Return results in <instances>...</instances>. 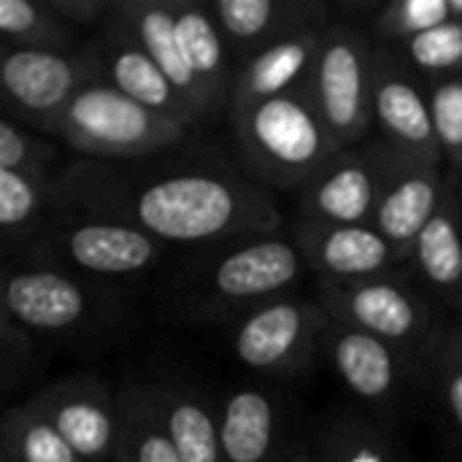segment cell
Returning <instances> with one entry per match:
<instances>
[{"label":"cell","mask_w":462,"mask_h":462,"mask_svg":"<svg viewBox=\"0 0 462 462\" xmlns=\"http://www.w3.org/2000/svg\"><path fill=\"white\" fill-rule=\"evenodd\" d=\"M54 203L119 219L171 249L282 230L276 195L198 135L141 160L73 157L54 179Z\"/></svg>","instance_id":"cell-1"},{"label":"cell","mask_w":462,"mask_h":462,"mask_svg":"<svg viewBox=\"0 0 462 462\" xmlns=\"http://www.w3.org/2000/svg\"><path fill=\"white\" fill-rule=\"evenodd\" d=\"M306 273L284 230L187 249L157 284V314L181 328L227 330L252 309L295 292Z\"/></svg>","instance_id":"cell-2"},{"label":"cell","mask_w":462,"mask_h":462,"mask_svg":"<svg viewBox=\"0 0 462 462\" xmlns=\"http://www.w3.org/2000/svg\"><path fill=\"white\" fill-rule=\"evenodd\" d=\"M0 311L32 333L49 352L84 357L114 349L138 328L133 287L35 263H5Z\"/></svg>","instance_id":"cell-3"},{"label":"cell","mask_w":462,"mask_h":462,"mask_svg":"<svg viewBox=\"0 0 462 462\" xmlns=\"http://www.w3.org/2000/svg\"><path fill=\"white\" fill-rule=\"evenodd\" d=\"M241 168L271 192L303 189L341 152L311 97H271L227 114Z\"/></svg>","instance_id":"cell-4"},{"label":"cell","mask_w":462,"mask_h":462,"mask_svg":"<svg viewBox=\"0 0 462 462\" xmlns=\"http://www.w3.org/2000/svg\"><path fill=\"white\" fill-rule=\"evenodd\" d=\"M171 246L119 219L51 206L32 244L8 263H35L84 279L133 287L165 265Z\"/></svg>","instance_id":"cell-5"},{"label":"cell","mask_w":462,"mask_h":462,"mask_svg":"<svg viewBox=\"0 0 462 462\" xmlns=\"http://www.w3.org/2000/svg\"><path fill=\"white\" fill-rule=\"evenodd\" d=\"M192 135H200V130L135 103L103 79L87 84L49 133L73 157L97 162L141 160L179 146Z\"/></svg>","instance_id":"cell-6"},{"label":"cell","mask_w":462,"mask_h":462,"mask_svg":"<svg viewBox=\"0 0 462 462\" xmlns=\"http://www.w3.org/2000/svg\"><path fill=\"white\" fill-rule=\"evenodd\" d=\"M317 298L341 325L371 333L420 360L439 333L441 314L406 268L363 282H317Z\"/></svg>","instance_id":"cell-7"},{"label":"cell","mask_w":462,"mask_h":462,"mask_svg":"<svg viewBox=\"0 0 462 462\" xmlns=\"http://www.w3.org/2000/svg\"><path fill=\"white\" fill-rule=\"evenodd\" d=\"M333 325L319 298L295 292L273 298L227 328V344L241 365L268 379H295L322 360Z\"/></svg>","instance_id":"cell-8"},{"label":"cell","mask_w":462,"mask_h":462,"mask_svg":"<svg viewBox=\"0 0 462 462\" xmlns=\"http://www.w3.org/2000/svg\"><path fill=\"white\" fill-rule=\"evenodd\" d=\"M376 41L368 27L333 22L319 43L306 95L317 106L338 149L357 146L374 133Z\"/></svg>","instance_id":"cell-9"},{"label":"cell","mask_w":462,"mask_h":462,"mask_svg":"<svg viewBox=\"0 0 462 462\" xmlns=\"http://www.w3.org/2000/svg\"><path fill=\"white\" fill-rule=\"evenodd\" d=\"M322 360L363 409L390 420L414 406L417 395L430 387L425 360L336 319Z\"/></svg>","instance_id":"cell-10"},{"label":"cell","mask_w":462,"mask_h":462,"mask_svg":"<svg viewBox=\"0 0 462 462\" xmlns=\"http://www.w3.org/2000/svg\"><path fill=\"white\" fill-rule=\"evenodd\" d=\"M100 57L87 38L73 51L0 49L3 114L49 135L57 116L92 81H100Z\"/></svg>","instance_id":"cell-11"},{"label":"cell","mask_w":462,"mask_h":462,"mask_svg":"<svg viewBox=\"0 0 462 462\" xmlns=\"http://www.w3.org/2000/svg\"><path fill=\"white\" fill-rule=\"evenodd\" d=\"M401 157L403 152L376 135L336 152L325 168L295 192L298 217L333 225H374L376 206Z\"/></svg>","instance_id":"cell-12"},{"label":"cell","mask_w":462,"mask_h":462,"mask_svg":"<svg viewBox=\"0 0 462 462\" xmlns=\"http://www.w3.org/2000/svg\"><path fill=\"white\" fill-rule=\"evenodd\" d=\"M27 403L76 449L84 462H116L119 401L97 374H70L38 390Z\"/></svg>","instance_id":"cell-13"},{"label":"cell","mask_w":462,"mask_h":462,"mask_svg":"<svg viewBox=\"0 0 462 462\" xmlns=\"http://www.w3.org/2000/svg\"><path fill=\"white\" fill-rule=\"evenodd\" d=\"M374 130L393 149L430 162H444L436 141L425 81L390 49L376 43Z\"/></svg>","instance_id":"cell-14"},{"label":"cell","mask_w":462,"mask_h":462,"mask_svg":"<svg viewBox=\"0 0 462 462\" xmlns=\"http://www.w3.org/2000/svg\"><path fill=\"white\" fill-rule=\"evenodd\" d=\"M317 282H363L406 268L403 254L374 225H333L295 219L290 230Z\"/></svg>","instance_id":"cell-15"},{"label":"cell","mask_w":462,"mask_h":462,"mask_svg":"<svg viewBox=\"0 0 462 462\" xmlns=\"http://www.w3.org/2000/svg\"><path fill=\"white\" fill-rule=\"evenodd\" d=\"M225 462H290L303 436H292L279 393L263 384H233L217 398Z\"/></svg>","instance_id":"cell-16"},{"label":"cell","mask_w":462,"mask_h":462,"mask_svg":"<svg viewBox=\"0 0 462 462\" xmlns=\"http://www.w3.org/2000/svg\"><path fill=\"white\" fill-rule=\"evenodd\" d=\"M208 8L236 65L282 38L336 22L328 0H208Z\"/></svg>","instance_id":"cell-17"},{"label":"cell","mask_w":462,"mask_h":462,"mask_svg":"<svg viewBox=\"0 0 462 462\" xmlns=\"http://www.w3.org/2000/svg\"><path fill=\"white\" fill-rule=\"evenodd\" d=\"M409 276L449 311L462 300V173L449 171L447 195L406 257Z\"/></svg>","instance_id":"cell-18"},{"label":"cell","mask_w":462,"mask_h":462,"mask_svg":"<svg viewBox=\"0 0 462 462\" xmlns=\"http://www.w3.org/2000/svg\"><path fill=\"white\" fill-rule=\"evenodd\" d=\"M311 462H414L395 420L368 409H328L303 433Z\"/></svg>","instance_id":"cell-19"},{"label":"cell","mask_w":462,"mask_h":462,"mask_svg":"<svg viewBox=\"0 0 462 462\" xmlns=\"http://www.w3.org/2000/svg\"><path fill=\"white\" fill-rule=\"evenodd\" d=\"M449 171L444 162L417 160L403 154L393 171L382 200L374 214V227L403 254L409 257L414 241L436 217L447 195Z\"/></svg>","instance_id":"cell-20"},{"label":"cell","mask_w":462,"mask_h":462,"mask_svg":"<svg viewBox=\"0 0 462 462\" xmlns=\"http://www.w3.org/2000/svg\"><path fill=\"white\" fill-rule=\"evenodd\" d=\"M89 41L100 57L103 81H108L122 95L133 97L135 103H141L162 116H171L195 130H203L195 111L179 95V89L171 84V79L162 73V68L125 30H119L116 24H108L103 32L92 35Z\"/></svg>","instance_id":"cell-21"},{"label":"cell","mask_w":462,"mask_h":462,"mask_svg":"<svg viewBox=\"0 0 462 462\" xmlns=\"http://www.w3.org/2000/svg\"><path fill=\"white\" fill-rule=\"evenodd\" d=\"M325 30L328 27H311L303 32H295L246 57L236 68L227 114L271 100V97L303 92L309 84L319 43L325 38Z\"/></svg>","instance_id":"cell-22"},{"label":"cell","mask_w":462,"mask_h":462,"mask_svg":"<svg viewBox=\"0 0 462 462\" xmlns=\"http://www.w3.org/2000/svg\"><path fill=\"white\" fill-rule=\"evenodd\" d=\"M119 30H125L171 79L179 95L189 103L198 122L206 127L211 125L203 89L184 60L179 32H176V14L173 0H116V14L111 19Z\"/></svg>","instance_id":"cell-23"},{"label":"cell","mask_w":462,"mask_h":462,"mask_svg":"<svg viewBox=\"0 0 462 462\" xmlns=\"http://www.w3.org/2000/svg\"><path fill=\"white\" fill-rule=\"evenodd\" d=\"M173 14L184 60L203 89L211 122H217L219 116H227L238 65L208 8V0H173Z\"/></svg>","instance_id":"cell-24"},{"label":"cell","mask_w":462,"mask_h":462,"mask_svg":"<svg viewBox=\"0 0 462 462\" xmlns=\"http://www.w3.org/2000/svg\"><path fill=\"white\" fill-rule=\"evenodd\" d=\"M162 422L184 462H225L219 439V411L198 384L181 379L149 382Z\"/></svg>","instance_id":"cell-25"},{"label":"cell","mask_w":462,"mask_h":462,"mask_svg":"<svg viewBox=\"0 0 462 462\" xmlns=\"http://www.w3.org/2000/svg\"><path fill=\"white\" fill-rule=\"evenodd\" d=\"M116 462H184L162 422V414L149 384L125 382L116 387Z\"/></svg>","instance_id":"cell-26"},{"label":"cell","mask_w":462,"mask_h":462,"mask_svg":"<svg viewBox=\"0 0 462 462\" xmlns=\"http://www.w3.org/2000/svg\"><path fill=\"white\" fill-rule=\"evenodd\" d=\"M54 206V181L0 171V230L5 263L19 257L41 233Z\"/></svg>","instance_id":"cell-27"},{"label":"cell","mask_w":462,"mask_h":462,"mask_svg":"<svg viewBox=\"0 0 462 462\" xmlns=\"http://www.w3.org/2000/svg\"><path fill=\"white\" fill-rule=\"evenodd\" d=\"M0 38L3 46L30 51H73L87 43L49 0H0Z\"/></svg>","instance_id":"cell-28"},{"label":"cell","mask_w":462,"mask_h":462,"mask_svg":"<svg viewBox=\"0 0 462 462\" xmlns=\"http://www.w3.org/2000/svg\"><path fill=\"white\" fill-rule=\"evenodd\" d=\"M0 460L5 462H84L76 449L24 401L11 406L0 428Z\"/></svg>","instance_id":"cell-29"},{"label":"cell","mask_w":462,"mask_h":462,"mask_svg":"<svg viewBox=\"0 0 462 462\" xmlns=\"http://www.w3.org/2000/svg\"><path fill=\"white\" fill-rule=\"evenodd\" d=\"M452 22H462V0H387L368 32L379 46H395Z\"/></svg>","instance_id":"cell-30"},{"label":"cell","mask_w":462,"mask_h":462,"mask_svg":"<svg viewBox=\"0 0 462 462\" xmlns=\"http://www.w3.org/2000/svg\"><path fill=\"white\" fill-rule=\"evenodd\" d=\"M62 143L16 122L14 116L3 114L0 119V171L54 181L65 165L62 160Z\"/></svg>","instance_id":"cell-31"},{"label":"cell","mask_w":462,"mask_h":462,"mask_svg":"<svg viewBox=\"0 0 462 462\" xmlns=\"http://www.w3.org/2000/svg\"><path fill=\"white\" fill-rule=\"evenodd\" d=\"M430 390H436L452 433L462 444V333L455 317H444L425 357Z\"/></svg>","instance_id":"cell-32"},{"label":"cell","mask_w":462,"mask_h":462,"mask_svg":"<svg viewBox=\"0 0 462 462\" xmlns=\"http://www.w3.org/2000/svg\"><path fill=\"white\" fill-rule=\"evenodd\" d=\"M425 84L462 76V22L436 27L390 46Z\"/></svg>","instance_id":"cell-33"},{"label":"cell","mask_w":462,"mask_h":462,"mask_svg":"<svg viewBox=\"0 0 462 462\" xmlns=\"http://www.w3.org/2000/svg\"><path fill=\"white\" fill-rule=\"evenodd\" d=\"M49 349L0 311V384L11 398L43 374Z\"/></svg>","instance_id":"cell-34"},{"label":"cell","mask_w":462,"mask_h":462,"mask_svg":"<svg viewBox=\"0 0 462 462\" xmlns=\"http://www.w3.org/2000/svg\"><path fill=\"white\" fill-rule=\"evenodd\" d=\"M425 87L441 160L447 171L462 173V76L430 81Z\"/></svg>","instance_id":"cell-35"},{"label":"cell","mask_w":462,"mask_h":462,"mask_svg":"<svg viewBox=\"0 0 462 462\" xmlns=\"http://www.w3.org/2000/svg\"><path fill=\"white\" fill-rule=\"evenodd\" d=\"M49 3L73 30H95V35L103 32L116 14V0H49Z\"/></svg>","instance_id":"cell-36"},{"label":"cell","mask_w":462,"mask_h":462,"mask_svg":"<svg viewBox=\"0 0 462 462\" xmlns=\"http://www.w3.org/2000/svg\"><path fill=\"white\" fill-rule=\"evenodd\" d=\"M290 462H311V457H309V452H306V444H303V441H300V444H298V449L292 452Z\"/></svg>","instance_id":"cell-37"},{"label":"cell","mask_w":462,"mask_h":462,"mask_svg":"<svg viewBox=\"0 0 462 462\" xmlns=\"http://www.w3.org/2000/svg\"><path fill=\"white\" fill-rule=\"evenodd\" d=\"M452 317H455V322H457V328H460V333H462V300L457 303V309L452 311Z\"/></svg>","instance_id":"cell-38"},{"label":"cell","mask_w":462,"mask_h":462,"mask_svg":"<svg viewBox=\"0 0 462 462\" xmlns=\"http://www.w3.org/2000/svg\"><path fill=\"white\" fill-rule=\"evenodd\" d=\"M449 462H462V444H460V452H457V455H449Z\"/></svg>","instance_id":"cell-39"},{"label":"cell","mask_w":462,"mask_h":462,"mask_svg":"<svg viewBox=\"0 0 462 462\" xmlns=\"http://www.w3.org/2000/svg\"><path fill=\"white\" fill-rule=\"evenodd\" d=\"M0 462H5V460H0Z\"/></svg>","instance_id":"cell-40"}]
</instances>
